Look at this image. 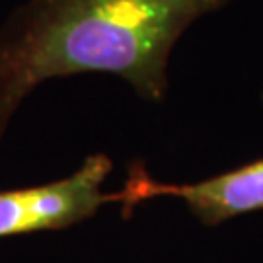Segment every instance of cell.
<instances>
[{
	"label": "cell",
	"instance_id": "cell-1",
	"mask_svg": "<svg viewBox=\"0 0 263 263\" xmlns=\"http://www.w3.org/2000/svg\"><path fill=\"white\" fill-rule=\"evenodd\" d=\"M228 0H29L0 28V141L29 92L82 72L121 76L162 102L181 33Z\"/></svg>",
	"mask_w": 263,
	"mask_h": 263
},
{
	"label": "cell",
	"instance_id": "cell-2",
	"mask_svg": "<svg viewBox=\"0 0 263 263\" xmlns=\"http://www.w3.org/2000/svg\"><path fill=\"white\" fill-rule=\"evenodd\" d=\"M111 170L109 156L100 152L63 179L0 191V238L63 230L92 218L104 205L113 203V193H104Z\"/></svg>",
	"mask_w": 263,
	"mask_h": 263
},
{
	"label": "cell",
	"instance_id": "cell-3",
	"mask_svg": "<svg viewBox=\"0 0 263 263\" xmlns=\"http://www.w3.org/2000/svg\"><path fill=\"white\" fill-rule=\"evenodd\" d=\"M156 197L181 199L199 222L207 226L263 211V158L195 183H164L152 179L144 170L133 168L125 187L113 193V203H121L127 215L135 205Z\"/></svg>",
	"mask_w": 263,
	"mask_h": 263
}]
</instances>
